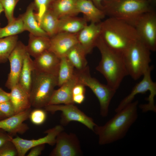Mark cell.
Segmentation results:
<instances>
[{"mask_svg":"<svg viewBox=\"0 0 156 156\" xmlns=\"http://www.w3.org/2000/svg\"><path fill=\"white\" fill-rule=\"evenodd\" d=\"M138 101L127 105L104 125L94 127L93 132L98 136L100 145L111 144L123 138L138 117Z\"/></svg>","mask_w":156,"mask_h":156,"instance_id":"obj_1","label":"cell"},{"mask_svg":"<svg viewBox=\"0 0 156 156\" xmlns=\"http://www.w3.org/2000/svg\"><path fill=\"white\" fill-rule=\"evenodd\" d=\"M100 37L112 50L123 55L139 40L135 27L124 21L108 17L100 23Z\"/></svg>","mask_w":156,"mask_h":156,"instance_id":"obj_2","label":"cell"},{"mask_svg":"<svg viewBox=\"0 0 156 156\" xmlns=\"http://www.w3.org/2000/svg\"><path fill=\"white\" fill-rule=\"evenodd\" d=\"M101 58L96 69L105 77L107 84L117 90L123 79L128 75L123 55L109 48L99 37L96 44Z\"/></svg>","mask_w":156,"mask_h":156,"instance_id":"obj_3","label":"cell"},{"mask_svg":"<svg viewBox=\"0 0 156 156\" xmlns=\"http://www.w3.org/2000/svg\"><path fill=\"white\" fill-rule=\"evenodd\" d=\"M153 3L142 0L104 1L102 2V10L109 17L120 20L134 27L142 14L155 10Z\"/></svg>","mask_w":156,"mask_h":156,"instance_id":"obj_4","label":"cell"},{"mask_svg":"<svg viewBox=\"0 0 156 156\" xmlns=\"http://www.w3.org/2000/svg\"><path fill=\"white\" fill-rule=\"evenodd\" d=\"M56 86L57 76L40 72L34 69L29 93L31 106L43 108L48 105Z\"/></svg>","mask_w":156,"mask_h":156,"instance_id":"obj_5","label":"cell"},{"mask_svg":"<svg viewBox=\"0 0 156 156\" xmlns=\"http://www.w3.org/2000/svg\"><path fill=\"white\" fill-rule=\"evenodd\" d=\"M151 51L138 40L124 54V62L128 75L134 80L139 79L150 67Z\"/></svg>","mask_w":156,"mask_h":156,"instance_id":"obj_6","label":"cell"},{"mask_svg":"<svg viewBox=\"0 0 156 156\" xmlns=\"http://www.w3.org/2000/svg\"><path fill=\"white\" fill-rule=\"evenodd\" d=\"M153 68V66L145 73L142 79L136 84L133 88L130 93L120 102L115 111L116 112L128 104L132 102L135 96L139 94H144L147 91L149 92L148 97L146 99L148 103L139 105L140 108L143 112L149 111L156 112V107L155 104L154 98L156 95V83L152 79L151 73Z\"/></svg>","mask_w":156,"mask_h":156,"instance_id":"obj_7","label":"cell"},{"mask_svg":"<svg viewBox=\"0 0 156 156\" xmlns=\"http://www.w3.org/2000/svg\"><path fill=\"white\" fill-rule=\"evenodd\" d=\"M79 82L89 88L98 99L100 106V114L103 117H107L109 105L116 90L107 84L101 83L96 79L91 77L89 67L80 72L75 70Z\"/></svg>","mask_w":156,"mask_h":156,"instance_id":"obj_8","label":"cell"},{"mask_svg":"<svg viewBox=\"0 0 156 156\" xmlns=\"http://www.w3.org/2000/svg\"><path fill=\"white\" fill-rule=\"evenodd\" d=\"M46 112L53 114L58 111L61 112L60 125H67L70 122L76 121L81 123L93 131L97 125L92 118L86 115L74 104L49 105L44 108Z\"/></svg>","mask_w":156,"mask_h":156,"instance_id":"obj_9","label":"cell"},{"mask_svg":"<svg viewBox=\"0 0 156 156\" xmlns=\"http://www.w3.org/2000/svg\"><path fill=\"white\" fill-rule=\"evenodd\" d=\"M138 38L151 51L156 50V13L155 10L146 12L138 19L134 27Z\"/></svg>","mask_w":156,"mask_h":156,"instance_id":"obj_10","label":"cell"},{"mask_svg":"<svg viewBox=\"0 0 156 156\" xmlns=\"http://www.w3.org/2000/svg\"><path fill=\"white\" fill-rule=\"evenodd\" d=\"M64 130L63 126L58 125L45 131L44 133L47 135L42 138L36 140H28L17 136L13 138L11 141L16 148L18 156H24L34 146L45 144L53 146L55 144L57 136Z\"/></svg>","mask_w":156,"mask_h":156,"instance_id":"obj_11","label":"cell"},{"mask_svg":"<svg viewBox=\"0 0 156 156\" xmlns=\"http://www.w3.org/2000/svg\"><path fill=\"white\" fill-rule=\"evenodd\" d=\"M55 144L50 156H78L82 154L79 141L73 133L61 132L56 137Z\"/></svg>","mask_w":156,"mask_h":156,"instance_id":"obj_12","label":"cell"},{"mask_svg":"<svg viewBox=\"0 0 156 156\" xmlns=\"http://www.w3.org/2000/svg\"><path fill=\"white\" fill-rule=\"evenodd\" d=\"M27 53L26 45L18 40L8 59L10 70L5 86L8 89L10 90L18 83L24 59Z\"/></svg>","mask_w":156,"mask_h":156,"instance_id":"obj_13","label":"cell"},{"mask_svg":"<svg viewBox=\"0 0 156 156\" xmlns=\"http://www.w3.org/2000/svg\"><path fill=\"white\" fill-rule=\"evenodd\" d=\"M50 38L49 50L60 58L66 56L68 51L78 43L77 34L59 32Z\"/></svg>","mask_w":156,"mask_h":156,"instance_id":"obj_14","label":"cell"},{"mask_svg":"<svg viewBox=\"0 0 156 156\" xmlns=\"http://www.w3.org/2000/svg\"><path fill=\"white\" fill-rule=\"evenodd\" d=\"M31 108L0 120V129L11 135L22 134L29 129L24 122L29 118Z\"/></svg>","mask_w":156,"mask_h":156,"instance_id":"obj_15","label":"cell"},{"mask_svg":"<svg viewBox=\"0 0 156 156\" xmlns=\"http://www.w3.org/2000/svg\"><path fill=\"white\" fill-rule=\"evenodd\" d=\"M34 58L35 70L57 77L60 58L53 53L48 50Z\"/></svg>","mask_w":156,"mask_h":156,"instance_id":"obj_16","label":"cell"},{"mask_svg":"<svg viewBox=\"0 0 156 156\" xmlns=\"http://www.w3.org/2000/svg\"><path fill=\"white\" fill-rule=\"evenodd\" d=\"M100 23L90 22L77 34L78 43L86 54L91 53L96 47V42L100 35Z\"/></svg>","mask_w":156,"mask_h":156,"instance_id":"obj_17","label":"cell"},{"mask_svg":"<svg viewBox=\"0 0 156 156\" xmlns=\"http://www.w3.org/2000/svg\"><path fill=\"white\" fill-rule=\"evenodd\" d=\"M78 82V76L75 72L74 75L70 79L60 87L59 89L54 90L48 105L74 104L72 99L73 90Z\"/></svg>","mask_w":156,"mask_h":156,"instance_id":"obj_18","label":"cell"},{"mask_svg":"<svg viewBox=\"0 0 156 156\" xmlns=\"http://www.w3.org/2000/svg\"><path fill=\"white\" fill-rule=\"evenodd\" d=\"M35 10V4L33 2L28 6L24 13L21 15L25 31L34 35L49 37L39 25L34 13Z\"/></svg>","mask_w":156,"mask_h":156,"instance_id":"obj_19","label":"cell"},{"mask_svg":"<svg viewBox=\"0 0 156 156\" xmlns=\"http://www.w3.org/2000/svg\"><path fill=\"white\" fill-rule=\"evenodd\" d=\"M77 7L88 22L99 23L105 16L103 11L96 7L90 0H77Z\"/></svg>","mask_w":156,"mask_h":156,"instance_id":"obj_20","label":"cell"},{"mask_svg":"<svg viewBox=\"0 0 156 156\" xmlns=\"http://www.w3.org/2000/svg\"><path fill=\"white\" fill-rule=\"evenodd\" d=\"M10 90V101L13 106L15 114L31 108L29 95L18 83Z\"/></svg>","mask_w":156,"mask_h":156,"instance_id":"obj_21","label":"cell"},{"mask_svg":"<svg viewBox=\"0 0 156 156\" xmlns=\"http://www.w3.org/2000/svg\"><path fill=\"white\" fill-rule=\"evenodd\" d=\"M88 21L84 17L76 16H65L59 19L58 32L77 34L87 24Z\"/></svg>","mask_w":156,"mask_h":156,"instance_id":"obj_22","label":"cell"},{"mask_svg":"<svg viewBox=\"0 0 156 156\" xmlns=\"http://www.w3.org/2000/svg\"><path fill=\"white\" fill-rule=\"evenodd\" d=\"M50 45V37L29 34L28 44L26 46L27 51L30 56L35 58L48 50Z\"/></svg>","mask_w":156,"mask_h":156,"instance_id":"obj_23","label":"cell"},{"mask_svg":"<svg viewBox=\"0 0 156 156\" xmlns=\"http://www.w3.org/2000/svg\"><path fill=\"white\" fill-rule=\"evenodd\" d=\"M77 0H55L50 8L59 18L69 16H76Z\"/></svg>","mask_w":156,"mask_h":156,"instance_id":"obj_24","label":"cell"},{"mask_svg":"<svg viewBox=\"0 0 156 156\" xmlns=\"http://www.w3.org/2000/svg\"><path fill=\"white\" fill-rule=\"evenodd\" d=\"M34 70L33 60L27 53L25 57L19 76L18 84L29 95Z\"/></svg>","mask_w":156,"mask_h":156,"instance_id":"obj_25","label":"cell"},{"mask_svg":"<svg viewBox=\"0 0 156 156\" xmlns=\"http://www.w3.org/2000/svg\"><path fill=\"white\" fill-rule=\"evenodd\" d=\"M86 55L83 49L78 43L68 51L66 57L73 66L75 70L80 72L88 67L86 57Z\"/></svg>","mask_w":156,"mask_h":156,"instance_id":"obj_26","label":"cell"},{"mask_svg":"<svg viewBox=\"0 0 156 156\" xmlns=\"http://www.w3.org/2000/svg\"><path fill=\"white\" fill-rule=\"evenodd\" d=\"M59 19L49 8L38 21L41 28L51 38L58 32Z\"/></svg>","mask_w":156,"mask_h":156,"instance_id":"obj_27","label":"cell"},{"mask_svg":"<svg viewBox=\"0 0 156 156\" xmlns=\"http://www.w3.org/2000/svg\"><path fill=\"white\" fill-rule=\"evenodd\" d=\"M75 72L74 66L66 56L60 58L57 75V86L60 87L70 79Z\"/></svg>","mask_w":156,"mask_h":156,"instance_id":"obj_28","label":"cell"},{"mask_svg":"<svg viewBox=\"0 0 156 156\" xmlns=\"http://www.w3.org/2000/svg\"><path fill=\"white\" fill-rule=\"evenodd\" d=\"M18 39L17 35L0 38V63H5L8 60Z\"/></svg>","mask_w":156,"mask_h":156,"instance_id":"obj_29","label":"cell"},{"mask_svg":"<svg viewBox=\"0 0 156 156\" xmlns=\"http://www.w3.org/2000/svg\"><path fill=\"white\" fill-rule=\"evenodd\" d=\"M25 30L21 15L10 23L5 27H0V38L14 35H17Z\"/></svg>","mask_w":156,"mask_h":156,"instance_id":"obj_30","label":"cell"},{"mask_svg":"<svg viewBox=\"0 0 156 156\" xmlns=\"http://www.w3.org/2000/svg\"><path fill=\"white\" fill-rule=\"evenodd\" d=\"M19 0H0V3L3 7L8 24L12 22L15 18L14 16V10L16 4Z\"/></svg>","mask_w":156,"mask_h":156,"instance_id":"obj_31","label":"cell"},{"mask_svg":"<svg viewBox=\"0 0 156 156\" xmlns=\"http://www.w3.org/2000/svg\"><path fill=\"white\" fill-rule=\"evenodd\" d=\"M35 108L31 111L29 118L33 124L38 125H40L43 124L46 119V111L42 108Z\"/></svg>","mask_w":156,"mask_h":156,"instance_id":"obj_32","label":"cell"},{"mask_svg":"<svg viewBox=\"0 0 156 156\" xmlns=\"http://www.w3.org/2000/svg\"><path fill=\"white\" fill-rule=\"evenodd\" d=\"M55 0H34L36 10L37 12L35 13L37 21L40 19L43 14L49 9Z\"/></svg>","mask_w":156,"mask_h":156,"instance_id":"obj_33","label":"cell"},{"mask_svg":"<svg viewBox=\"0 0 156 156\" xmlns=\"http://www.w3.org/2000/svg\"><path fill=\"white\" fill-rule=\"evenodd\" d=\"M18 155L16 148L12 141L8 142L0 147V156Z\"/></svg>","mask_w":156,"mask_h":156,"instance_id":"obj_34","label":"cell"},{"mask_svg":"<svg viewBox=\"0 0 156 156\" xmlns=\"http://www.w3.org/2000/svg\"><path fill=\"white\" fill-rule=\"evenodd\" d=\"M0 112L7 118L15 114L13 106L10 100L0 103Z\"/></svg>","mask_w":156,"mask_h":156,"instance_id":"obj_35","label":"cell"},{"mask_svg":"<svg viewBox=\"0 0 156 156\" xmlns=\"http://www.w3.org/2000/svg\"><path fill=\"white\" fill-rule=\"evenodd\" d=\"M12 139L11 135L0 129V147L8 142L11 141Z\"/></svg>","mask_w":156,"mask_h":156,"instance_id":"obj_36","label":"cell"},{"mask_svg":"<svg viewBox=\"0 0 156 156\" xmlns=\"http://www.w3.org/2000/svg\"><path fill=\"white\" fill-rule=\"evenodd\" d=\"M45 144L36 146L31 148L27 156H38L40 155L44 148Z\"/></svg>","mask_w":156,"mask_h":156,"instance_id":"obj_37","label":"cell"},{"mask_svg":"<svg viewBox=\"0 0 156 156\" xmlns=\"http://www.w3.org/2000/svg\"><path fill=\"white\" fill-rule=\"evenodd\" d=\"M85 86L79 82L74 86L72 91L73 96L84 94L85 93Z\"/></svg>","mask_w":156,"mask_h":156,"instance_id":"obj_38","label":"cell"},{"mask_svg":"<svg viewBox=\"0 0 156 156\" xmlns=\"http://www.w3.org/2000/svg\"><path fill=\"white\" fill-rule=\"evenodd\" d=\"M10 94L0 88V103L10 100Z\"/></svg>","mask_w":156,"mask_h":156,"instance_id":"obj_39","label":"cell"},{"mask_svg":"<svg viewBox=\"0 0 156 156\" xmlns=\"http://www.w3.org/2000/svg\"><path fill=\"white\" fill-rule=\"evenodd\" d=\"M85 97V94H84L73 95V102L74 103L81 104L84 101Z\"/></svg>","mask_w":156,"mask_h":156,"instance_id":"obj_40","label":"cell"},{"mask_svg":"<svg viewBox=\"0 0 156 156\" xmlns=\"http://www.w3.org/2000/svg\"><path fill=\"white\" fill-rule=\"evenodd\" d=\"M91 1L94 5L98 8L100 10H102V2L104 1H107L109 0H90Z\"/></svg>","mask_w":156,"mask_h":156,"instance_id":"obj_41","label":"cell"},{"mask_svg":"<svg viewBox=\"0 0 156 156\" xmlns=\"http://www.w3.org/2000/svg\"><path fill=\"white\" fill-rule=\"evenodd\" d=\"M6 118L7 117L0 112V120Z\"/></svg>","mask_w":156,"mask_h":156,"instance_id":"obj_42","label":"cell"},{"mask_svg":"<svg viewBox=\"0 0 156 156\" xmlns=\"http://www.w3.org/2000/svg\"><path fill=\"white\" fill-rule=\"evenodd\" d=\"M3 12V8L2 5H1V3H0V14Z\"/></svg>","mask_w":156,"mask_h":156,"instance_id":"obj_43","label":"cell"},{"mask_svg":"<svg viewBox=\"0 0 156 156\" xmlns=\"http://www.w3.org/2000/svg\"><path fill=\"white\" fill-rule=\"evenodd\" d=\"M142 0L150 2L153 3H155V2L156 1V0Z\"/></svg>","mask_w":156,"mask_h":156,"instance_id":"obj_44","label":"cell"},{"mask_svg":"<svg viewBox=\"0 0 156 156\" xmlns=\"http://www.w3.org/2000/svg\"></svg>","mask_w":156,"mask_h":156,"instance_id":"obj_45","label":"cell"}]
</instances>
